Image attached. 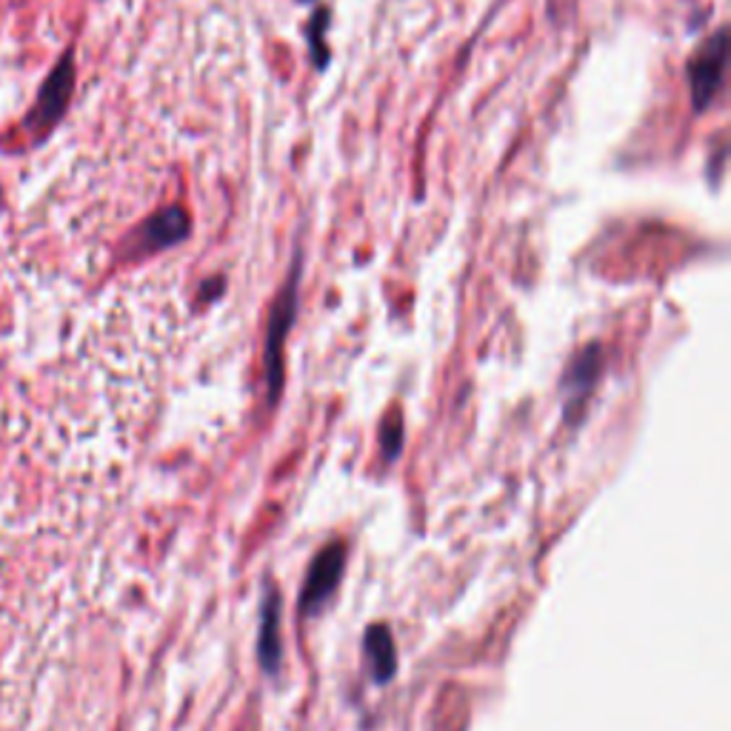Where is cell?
Returning a JSON list of instances; mask_svg holds the SVG:
<instances>
[{
	"label": "cell",
	"instance_id": "obj_3",
	"mask_svg": "<svg viewBox=\"0 0 731 731\" xmlns=\"http://www.w3.org/2000/svg\"><path fill=\"white\" fill-rule=\"evenodd\" d=\"M366 652H369L372 665H375L377 680H386L395 669V652H392V640L389 634L383 632V629H375L366 640Z\"/></svg>",
	"mask_w": 731,
	"mask_h": 731
},
{
	"label": "cell",
	"instance_id": "obj_2",
	"mask_svg": "<svg viewBox=\"0 0 731 731\" xmlns=\"http://www.w3.org/2000/svg\"><path fill=\"white\" fill-rule=\"evenodd\" d=\"M723 63H725V34L720 32L712 43V52H705L694 67V100L703 106L705 100L712 98L714 89L720 86L723 78Z\"/></svg>",
	"mask_w": 731,
	"mask_h": 731
},
{
	"label": "cell",
	"instance_id": "obj_1",
	"mask_svg": "<svg viewBox=\"0 0 731 731\" xmlns=\"http://www.w3.org/2000/svg\"><path fill=\"white\" fill-rule=\"evenodd\" d=\"M340 569H343L340 546L326 549V552L317 557L315 566H312V572H309V580H306V589H304V606L306 609L320 606V603H324V600L335 592L337 580H340Z\"/></svg>",
	"mask_w": 731,
	"mask_h": 731
},
{
	"label": "cell",
	"instance_id": "obj_4",
	"mask_svg": "<svg viewBox=\"0 0 731 731\" xmlns=\"http://www.w3.org/2000/svg\"><path fill=\"white\" fill-rule=\"evenodd\" d=\"M67 89H69V63L60 69V75L55 72L52 80L43 89V98H40L38 106V118H55V115L63 109V100H67Z\"/></svg>",
	"mask_w": 731,
	"mask_h": 731
}]
</instances>
